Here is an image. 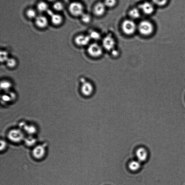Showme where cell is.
Returning <instances> with one entry per match:
<instances>
[{"label":"cell","instance_id":"obj_1","mask_svg":"<svg viewBox=\"0 0 185 185\" xmlns=\"http://www.w3.org/2000/svg\"><path fill=\"white\" fill-rule=\"evenodd\" d=\"M138 30L143 36H149L153 34L155 26L152 22L148 20H143L138 25Z\"/></svg>","mask_w":185,"mask_h":185},{"label":"cell","instance_id":"obj_2","mask_svg":"<svg viewBox=\"0 0 185 185\" xmlns=\"http://www.w3.org/2000/svg\"><path fill=\"white\" fill-rule=\"evenodd\" d=\"M122 32L127 36H132L138 30V25L134 20L131 19H126L122 22L121 25Z\"/></svg>","mask_w":185,"mask_h":185},{"label":"cell","instance_id":"obj_3","mask_svg":"<svg viewBox=\"0 0 185 185\" xmlns=\"http://www.w3.org/2000/svg\"><path fill=\"white\" fill-rule=\"evenodd\" d=\"M68 10L70 14L74 17H81L84 13V6L78 2L70 3L68 7Z\"/></svg>","mask_w":185,"mask_h":185},{"label":"cell","instance_id":"obj_4","mask_svg":"<svg viewBox=\"0 0 185 185\" xmlns=\"http://www.w3.org/2000/svg\"><path fill=\"white\" fill-rule=\"evenodd\" d=\"M89 55L91 57L97 58L100 57L103 53V48L97 43H91L87 49Z\"/></svg>","mask_w":185,"mask_h":185},{"label":"cell","instance_id":"obj_5","mask_svg":"<svg viewBox=\"0 0 185 185\" xmlns=\"http://www.w3.org/2000/svg\"><path fill=\"white\" fill-rule=\"evenodd\" d=\"M155 7L151 1H145L140 4L138 8L141 12L145 15H151L154 13Z\"/></svg>","mask_w":185,"mask_h":185},{"label":"cell","instance_id":"obj_6","mask_svg":"<svg viewBox=\"0 0 185 185\" xmlns=\"http://www.w3.org/2000/svg\"><path fill=\"white\" fill-rule=\"evenodd\" d=\"M116 44L115 39L111 34L107 35L103 39L102 46L107 50H113Z\"/></svg>","mask_w":185,"mask_h":185},{"label":"cell","instance_id":"obj_7","mask_svg":"<svg viewBox=\"0 0 185 185\" xmlns=\"http://www.w3.org/2000/svg\"><path fill=\"white\" fill-rule=\"evenodd\" d=\"M81 92L85 96L89 97L93 94L94 91L93 85L89 82L84 81L81 88Z\"/></svg>","mask_w":185,"mask_h":185},{"label":"cell","instance_id":"obj_8","mask_svg":"<svg viewBox=\"0 0 185 185\" xmlns=\"http://www.w3.org/2000/svg\"><path fill=\"white\" fill-rule=\"evenodd\" d=\"M90 40L88 35L80 34L75 38L74 42L78 46H84L89 44Z\"/></svg>","mask_w":185,"mask_h":185},{"label":"cell","instance_id":"obj_9","mask_svg":"<svg viewBox=\"0 0 185 185\" xmlns=\"http://www.w3.org/2000/svg\"><path fill=\"white\" fill-rule=\"evenodd\" d=\"M107 8L103 2H98L93 7V13L97 16H103L105 14Z\"/></svg>","mask_w":185,"mask_h":185},{"label":"cell","instance_id":"obj_10","mask_svg":"<svg viewBox=\"0 0 185 185\" xmlns=\"http://www.w3.org/2000/svg\"><path fill=\"white\" fill-rule=\"evenodd\" d=\"M8 137L10 140L13 142H19L23 138V135L20 131L14 130L9 132Z\"/></svg>","mask_w":185,"mask_h":185},{"label":"cell","instance_id":"obj_11","mask_svg":"<svg viewBox=\"0 0 185 185\" xmlns=\"http://www.w3.org/2000/svg\"><path fill=\"white\" fill-rule=\"evenodd\" d=\"M35 19V24L38 28L44 29L46 28L48 25V20L44 16H38Z\"/></svg>","mask_w":185,"mask_h":185},{"label":"cell","instance_id":"obj_12","mask_svg":"<svg viewBox=\"0 0 185 185\" xmlns=\"http://www.w3.org/2000/svg\"><path fill=\"white\" fill-rule=\"evenodd\" d=\"M136 154L138 160L141 163L146 161L148 157L147 151V150L143 147H139L137 149Z\"/></svg>","mask_w":185,"mask_h":185},{"label":"cell","instance_id":"obj_13","mask_svg":"<svg viewBox=\"0 0 185 185\" xmlns=\"http://www.w3.org/2000/svg\"><path fill=\"white\" fill-rule=\"evenodd\" d=\"M141 12L139 8H134L130 9L128 11V16L130 19L134 20L140 18L141 16Z\"/></svg>","mask_w":185,"mask_h":185},{"label":"cell","instance_id":"obj_14","mask_svg":"<svg viewBox=\"0 0 185 185\" xmlns=\"http://www.w3.org/2000/svg\"><path fill=\"white\" fill-rule=\"evenodd\" d=\"M45 153V150L44 147L41 145L37 147L33 151V155L35 158L40 159L44 157Z\"/></svg>","mask_w":185,"mask_h":185},{"label":"cell","instance_id":"obj_15","mask_svg":"<svg viewBox=\"0 0 185 185\" xmlns=\"http://www.w3.org/2000/svg\"><path fill=\"white\" fill-rule=\"evenodd\" d=\"M50 16L51 22L54 26H60L63 22V17L59 14L53 13Z\"/></svg>","mask_w":185,"mask_h":185},{"label":"cell","instance_id":"obj_16","mask_svg":"<svg viewBox=\"0 0 185 185\" xmlns=\"http://www.w3.org/2000/svg\"><path fill=\"white\" fill-rule=\"evenodd\" d=\"M128 167L132 171H138L141 167V162L138 160L131 161L129 164Z\"/></svg>","mask_w":185,"mask_h":185},{"label":"cell","instance_id":"obj_17","mask_svg":"<svg viewBox=\"0 0 185 185\" xmlns=\"http://www.w3.org/2000/svg\"><path fill=\"white\" fill-rule=\"evenodd\" d=\"M155 7H163L168 5L169 0H151Z\"/></svg>","mask_w":185,"mask_h":185},{"label":"cell","instance_id":"obj_18","mask_svg":"<svg viewBox=\"0 0 185 185\" xmlns=\"http://www.w3.org/2000/svg\"><path fill=\"white\" fill-rule=\"evenodd\" d=\"M48 5L44 2H40L37 4V9L40 12L47 11L48 10Z\"/></svg>","mask_w":185,"mask_h":185},{"label":"cell","instance_id":"obj_19","mask_svg":"<svg viewBox=\"0 0 185 185\" xmlns=\"http://www.w3.org/2000/svg\"><path fill=\"white\" fill-rule=\"evenodd\" d=\"M91 39H93L95 40H98L101 38V36L98 31L95 30L90 31L88 34Z\"/></svg>","mask_w":185,"mask_h":185},{"label":"cell","instance_id":"obj_20","mask_svg":"<svg viewBox=\"0 0 185 185\" xmlns=\"http://www.w3.org/2000/svg\"><path fill=\"white\" fill-rule=\"evenodd\" d=\"M81 19L84 24L90 23L92 20V17L90 14L88 13H84L81 16Z\"/></svg>","mask_w":185,"mask_h":185},{"label":"cell","instance_id":"obj_21","mask_svg":"<svg viewBox=\"0 0 185 185\" xmlns=\"http://www.w3.org/2000/svg\"><path fill=\"white\" fill-rule=\"evenodd\" d=\"M26 16L30 19H35L37 16V12L33 8H29L26 12Z\"/></svg>","mask_w":185,"mask_h":185},{"label":"cell","instance_id":"obj_22","mask_svg":"<svg viewBox=\"0 0 185 185\" xmlns=\"http://www.w3.org/2000/svg\"><path fill=\"white\" fill-rule=\"evenodd\" d=\"M117 0H104L103 3L107 8H113L117 5Z\"/></svg>","mask_w":185,"mask_h":185},{"label":"cell","instance_id":"obj_23","mask_svg":"<svg viewBox=\"0 0 185 185\" xmlns=\"http://www.w3.org/2000/svg\"><path fill=\"white\" fill-rule=\"evenodd\" d=\"M53 7L54 10L57 11H61L64 8V6L63 3L60 2H55L54 3Z\"/></svg>","mask_w":185,"mask_h":185},{"label":"cell","instance_id":"obj_24","mask_svg":"<svg viewBox=\"0 0 185 185\" xmlns=\"http://www.w3.org/2000/svg\"><path fill=\"white\" fill-rule=\"evenodd\" d=\"M7 61V65L10 68H14L16 65V61L14 58H8Z\"/></svg>","mask_w":185,"mask_h":185},{"label":"cell","instance_id":"obj_25","mask_svg":"<svg viewBox=\"0 0 185 185\" xmlns=\"http://www.w3.org/2000/svg\"><path fill=\"white\" fill-rule=\"evenodd\" d=\"M11 86V83L8 81H4L1 82V88H2L4 91L7 90L9 89Z\"/></svg>","mask_w":185,"mask_h":185},{"label":"cell","instance_id":"obj_26","mask_svg":"<svg viewBox=\"0 0 185 185\" xmlns=\"http://www.w3.org/2000/svg\"><path fill=\"white\" fill-rule=\"evenodd\" d=\"M8 54L7 52L6 51H3L1 53V60L3 59V61H7L8 60Z\"/></svg>","mask_w":185,"mask_h":185},{"label":"cell","instance_id":"obj_27","mask_svg":"<svg viewBox=\"0 0 185 185\" xmlns=\"http://www.w3.org/2000/svg\"><path fill=\"white\" fill-rule=\"evenodd\" d=\"M47 1L50 2H55L57 1V0H47Z\"/></svg>","mask_w":185,"mask_h":185}]
</instances>
